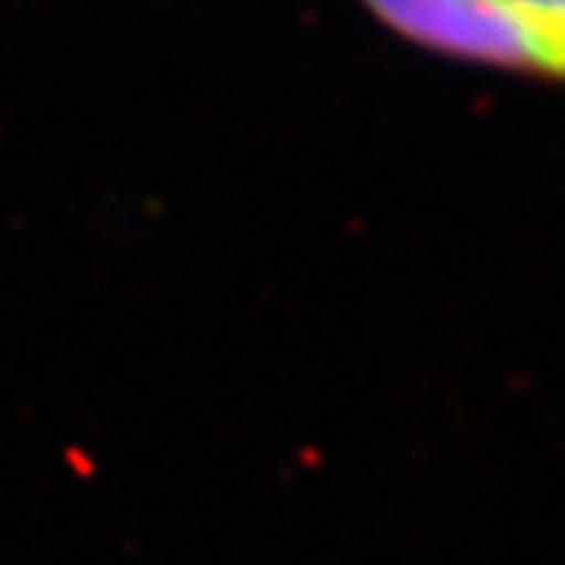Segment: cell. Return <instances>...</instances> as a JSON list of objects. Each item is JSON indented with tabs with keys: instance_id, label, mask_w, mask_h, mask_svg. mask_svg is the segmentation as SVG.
Masks as SVG:
<instances>
[{
	"instance_id": "6da1fadb",
	"label": "cell",
	"mask_w": 565,
	"mask_h": 565,
	"mask_svg": "<svg viewBox=\"0 0 565 565\" xmlns=\"http://www.w3.org/2000/svg\"><path fill=\"white\" fill-rule=\"evenodd\" d=\"M402 42L426 52L555 78L532 11L518 0H361Z\"/></svg>"
},
{
	"instance_id": "7a4b0ae2",
	"label": "cell",
	"mask_w": 565,
	"mask_h": 565,
	"mask_svg": "<svg viewBox=\"0 0 565 565\" xmlns=\"http://www.w3.org/2000/svg\"><path fill=\"white\" fill-rule=\"evenodd\" d=\"M521 4H539V8H552L565 14V0H521Z\"/></svg>"
}]
</instances>
